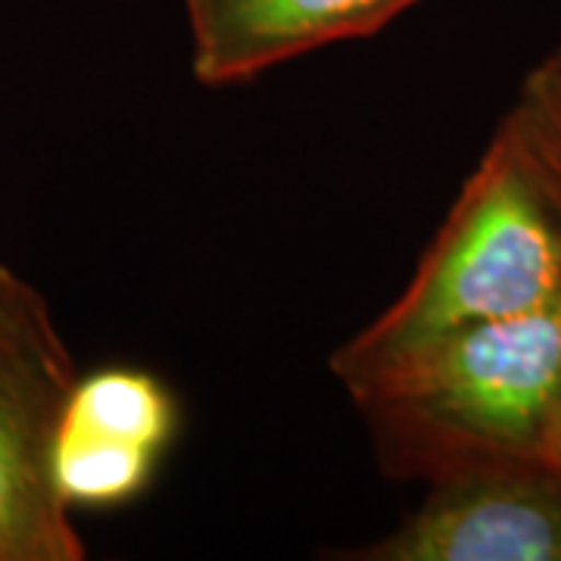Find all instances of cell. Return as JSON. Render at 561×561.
I'll return each instance as SVG.
<instances>
[{
	"label": "cell",
	"mask_w": 561,
	"mask_h": 561,
	"mask_svg": "<svg viewBox=\"0 0 561 561\" xmlns=\"http://www.w3.org/2000/svg\"><path fill=\"white\" fill-rule=\"evenodd\" d=\"M387 478L546 461L561 405V294L453 331L350 393Z\"/></svg>",
	"instance_id": "obj_1"
},
{
	"label": "cell",
	"mask_w": 561,
	"mask_h": 561,
	"mask_svg": "<svg viewBox=\"0 0 561 561\" xmlns=\"http://www.w3.org/2000/svg\"><path fill=\"white\" fill-rule=\"evenodd\" d=\"M561 294V221L502 138H490L397 300L331 353L346 393L453 331Z\"/></svg>",
	"instance_id": "obj_2"
},
{
	"label": "cell",
	"mask_w": 561,
	"mask_h": 561,
	"mask_svg": "<svg viewBox=\"0 0 561 561\" xmlns=\"http://www.w3.org/2000/svg\"><path fill=\"white\" fill-rule=\"evenodd\" d=\"M79 365L47 297L0 262V561H81L50 456Z\"/></svg>",
	"instance_id": "obj_3"
},
{
	"label": "cell",
	"mask_w": 561,
	"mask_h": 561,
	"mask_svg": "<svg viewBox=\"0 0 561 561\" xmlns=\"http://www.w3.org/2000/svg\"><path fill=\"white\" fill-rule=\"evenodd\" d=\"M353 561H561V474L546 461H486L427 483L387 537Z\"/></svg>",
	"instance_id": "obj_4"
},
{
	"label": "cell",
	"mask_w": 561,
	"mask_h": 561,
	"mask_svg": "<svg viewBox=\"0 0 561 561\" xmlns=\"http://www.w3.org/2000/svg\"><path fill=\"white\" fill-rule=\"evenodd\" d=\"M179 427V400L160 375L131 365L79 371L50 456L57 496L72 515L140 500Z\"/></svg>",
	"instance_id": "obj_5"
},
{
	"label": "cell",
	"mask_w": 561,
	"mask_h": 561,
	"mask_svg": "<svg viewBox=\"0 0 561 561\" xmlns=\"http://www.w3.org/2000/svg\"><path fill=\"white\" fill-rule=\"evenodd\" d=\"M421 0H184L191 72L231 88L316 54L368 38Z\"/></svg>",
	"instance_id": "obj_6"
},
{
	"label": "cell",
	"mask_w": 561,
	"mask_h": 561,
	"mask_svg": "<svg viewBox=\"0 0 561 561\" xmlns=\"http://www.w3.org/2000/svg\"><path fill=\"white\" fill-rule=\"evenodd\" d=\"M493 135L505 140L561 221V47L524 76Z\"/></svg>",
	"instance_id": "obj_7"
},
{
	"label": "cell",
	"mask_w": 561,
	"mask_h": 561,
	"mask_svg": "<svg viewBox=\"0 0 561 561\" xmlns=\"http://www.w3.org/2000/svg\"><path fill=\"white\" fill-rule=\"evenodd\" d=\"M546 465L556 468L561 474V405H559V419H556V427H552V437H549V449H546Z\"/></svg>",
	"instance_id": "obj_8"
}]
</instances>
